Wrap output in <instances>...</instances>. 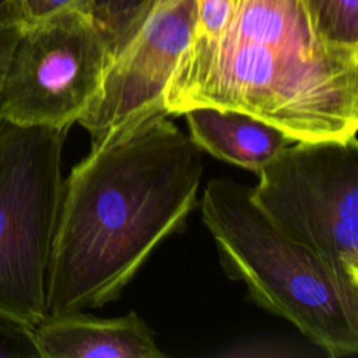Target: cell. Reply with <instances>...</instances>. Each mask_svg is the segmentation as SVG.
<instances>
[{
    "mask_svg": "<svg viewBox=\"0 0 358 358\" xmlns=\"http://www.w3.org/2000/svg\"><path fill=\"white\" fill-rule=\"evenodd\" d=\"M201 218L227 274L257 305L291 322L331 358L358 352V294L312 249L282 232L252 197V187L211 179Z\"/></svg>",
    "mask_w": 358,
    "mask_h": 358,
    "instance_id": "cell-3",
    "label": "cell"
},
{
    "mask_svg": "<svg viewBox=\"0 0 358 358\" xmlns=\"http://www.w3.org/2000/svg\"><path fill=\"white\" fill-rule=\"evenodd\" d=\"M17 3L18 0H0V22L21 20Z\"/></svg>",
    "mask_w": 358,
    "mask_h": 358,
    "instance_id": "cell-16",
    "label": "cell"
},
{
    "mask_svg": "<svg viewBox=\"0 0 358 358\" xmlns=\"http://www.w3.org/2000/svg\"><path fill=\"white\" fill-rule=\"evenodd\" d=\"M108 38L81 10L22 22L0 85V120L69 130L96 98Z\"/></svg>",
    "mask_w": 358,
    "mask_h": 358,
    "instance_id": "cell-6",
    "label": "cell"
},
{
    "mask_svg": "<svg viewBox=\"0 0 358 358\" xmlns=\"http://www.w3.org/2000/svg\"><path fill=\"white\" fill-rule=\"evenodd\" d=\"M66 131L0 120V313L31 329L46 317Z\"/></svg>",
    "mask_w": 358,
    "mask_h": 358,
    "instance_id": "cell-4",
    "label": "cell"
},
{
    "mask_svg": "<svg viewBox=\"0 0 358 358\" xmlns=\"http://www.w3.org/2000/svg\"><path fill=\"white\" fill-rule=\"evenodd\" d=\"M39 358H164L154 334L136 313L98 319L81 312L46 316L34 330Z\"/></svg>",
    "mask_w": 358,
    "mask_h": 358,
    "instance_id": "cell-8",
    "label": "cell"
},
{
    "mask_svg": "<svg viewBox=\"0 0 358 358\" xmlns=\"http://www.w3.org/2000/svg\"><path fill=\"white\" fill-rule=\"evenodd\" d=\"M319 35L330 45L358 49V0H305Z\"/></svg>",
    "mask_w": 358,
    "mask_h": 358,
    "instance_id": "cell-11",
    "label": "cell"
},
{
    "mask_svg": "<svg viewBox=\"0 0 358 358\" xmlns=\"http://www.w3.org/2000/svg\"><path fill=\"white\" fill-rule=\"evenodd\" d=\"M32 330L0 313V358H39Z\"/></svg>",
    "mask_w": 358,
    "mask_h": 358,
    "instance_id": "cell-12",
    "label": "cell"
},
{
    "mask_svg": "<svg viewBox=\"0 0 358 358\" xmlns=\"http://www.w3.org/2000/svg\"><path fill=\"white\" fill-rule=\"evenodd\" d=\"M196 24L194 0H155L110 56L96 98L77 120L90 133L91 148L133 131L155 115H168L165 90Z\"/></svg>",
    "mask_w": 358,
    "mask_h": 358,
    "instance_id": "cell-7",
    "label": "cell"
},
{
    "mask_svg": "<svg viewBox=\"0 0 358 358\" xmlns=\"http://www.w3.org/2000/svg\"><path fill=\"white\" fill-rule=\"evenodd\" d=\"M197 10V24L194 34L214 38L228 24L236 0H194Z\"/></svg>",
    "mask_w": 358,
    "mask_h": 358,
    "instance_id": "cell-13",
    "label": "cell"
},
{
    "mask_svg": "<svg viewBox=\"0 0 358 358\" xmlns=\"http://www.w3.org/2000/svg\"><path fill=\"white\" fill-rule=\"evenodd\" d=\"M183 115L189 137L200 150L253 172L294 141L282 130L241 110L196 106Z\"/></svg>",
    "mask_w": 358,
    "mask_h": 358,
    "instance_id": "cell-9",
    "label": "cell"
},
{
    "mask_svg": "<svg viewBox=\"0 0 358 358\" xmlns=\"http://www.w3.org/2000/svg\"><path fill=\"white\" fill-rule=\"evenodd\" d=\"M155 0H87L85 13L109 42L110 56L141 24Z\"/></svg>",
    "mask_w": 358,
    "mask_h": 358,
    "instance_id": "cell-10",
    "label": "cell"
},
{
    "mask_svg": "<svg viewBox=\"0 0 358 358\" xmlns=\"http://www.w3.org/2000/svg\"><path fill=\"white\" fill-rule=\"evenodd\" d=\"M201 150L168 115L92 147L63 180L46 273V316L116 301L197 204Z\"/></svg>",
    "mask_w": 358,
    "mask_h": 358,
    "instance_id": "cell-1",
    "label": "cell"
},
{
    "mask_svg": "<svg viewBox=\"0 0 358 358\" xmlns=\"http://www.w3.org/2000/svg\"><path fill=\"white\" fill-rule=\"evenodd\" d=\"M252 197L294 241L358 294V141L301 140L259 172Z\"/></svg>",
    "mask_w": 358,
    "mask_h": 358,
    "instance_id": "cell-5",
    "label": "cell"
},
{
    "mask_svg": "<svg viewBox=\"0 0 358 358\" xmlns=\"http://www.w3.org/2000/svg\"><path fill=\"white\" fill-rule=\"evenodd\" d=\"M17 4L24 22H36L70 10L85 11L87 0H18Z\"/></svg>",
    "mask_w": 358,
    "mask_h": 358,
    "instance_id": "cell-14",
    "label": "cell"
},
{
    "mask_svg": "<svg viewBox=\"0 0 358 358\" xmlns=\"http://www.w3.org/2000/svg\"><path fill=\"white\" fill-rule=\"evenodd\" d=\"M168 115L241 110L294 141L358 129V49L327 43L305 0H236L214 38L193 34L164 95Z\"/></svg>",
    "mask_w": 358,
    "mask_h": 358,
    "instance_id": "cell-2",
    "label": "cell"
},
{
    "mask_svg": "<svg viewBox=\"0 0 358 358\" xmlns=\"http://www.w3.org/2000/svg\"><path fill=\"white\" fill-rule=\"evenodd\" d=\"M22 22L24 21L21 20L0 22V85H1V80L7 67L11 50L20 35Z\"/></svg>",
    "mask_w": 358,
    "mask_h": 358,
    "instance_id": "cell-15",
    "label": "cell"
}]
</instances>
